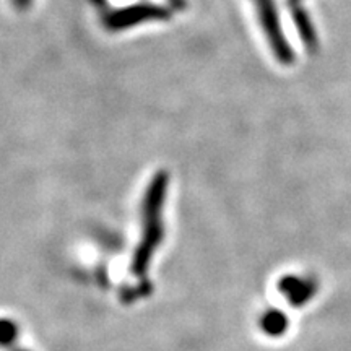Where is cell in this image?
<instances>
[{
  "label": "cell",
  "mask_w": 351,
  "mask_h": 351,
  "mask_svg": "<svg viewBox=\"0 0 351 351\" xmlns=\"http://www.w3.org/2000/svg\"><path fill=\"white\" fill-rule=\"evenodd\" d=\"M168 16V12L158 5H135L125 10L116 12L106 19L108 28L111 29H124L134 26L142 21L148 20H161Z\"/></svg>",
  "instance_id": "obj_1"
},
{
  "label": "cell",
  "mask_w": 351,
  "mask_h": 351,
  "mask_svg": "<svg viewBox=\"0 0 351 351\" xmlns=\"http://www.w3.org/2000/svg\"><path fill=\"white\" fill-rule=\"evenodd\" d=\"M258 13H261V19L263 23V28H265L267 34L274 43V46H276L278 49V54L285 56L283 43H282V36H280V29H278V21H276V15H275V8L271 7V0H256Z\"/></svg>",
  "instance_id": "obj_2"
},
{
  "label": "cell",
  "mask_w": 351,
  "mask_h": 351,
  "mask_svg": "<svg viewBox=\"0 0 351 351\" xmlns=\"http://www.w3.org/2000/svg\"><path fill=\"white\" fill-rule=\"evenodd\" d=\"M314 287L315 285L311 287V282H306V280H300V285H293L291 280L288 278L285 280V287H282V289L285 296L288 295L295 304H301V302H304L311 295H314Z\"/></svg>",
  "instance_id": "obj_3"
},
{
  "label": "cell",
  "mask_w": 351,
  "mask_h": 351,
  "mask_svg": "<svg viewBox=\"0 0 351 351\" xmlns=\"http://www.w3.org/2000/svg\"><path fill=\"white\" fill-rule=\"evenodd\" d=\"M267 319H270V322H265L267 330L270 333H278L280 330H283L285 328V319L282 314H278V311H275L274 314L267 315Z\"/></svg>",
  "instance_id": "obj_4"
},
{
  "label": "cell",
  "mask_w": 351,
  "mask_h": 351,
  "mask_svg": "<svg viewBox=\"0 0 351 351\" xmlns=\"http://www.w3.org/2000/svg\"><path fill=\"white\" fill-rule=\"evenodd\" d=\"M33 0H12V3L15 5L16 8H20V10H25V8H28L32 5Z\"/></svg>",
  "instance_id": "obj_5"
}]
</instances>
